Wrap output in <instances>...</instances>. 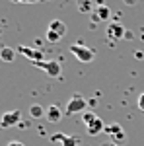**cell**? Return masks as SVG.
Masks as SVG:
<instances>
[{"mask_svg": "<svg viewBox=\"0 0 144 146\" xmlns=\"http://www.w3.org/2000/svg\"><path fill=\"white\" fill-rule=\"evenodd\" d=\"M88 105H90V101L86 100L84 96H80V94H74V96L68 100L64 113H66V115H74V113H86Z\"/></svg>", "mask_w": 144, "mask_h": 146, "instance_id": "6da1fadb", "label": "cell"}, {"mask_svg": "<svg viewBox=\"0 0 144 146\" xmlns=\"http://www.w3.org/2000/svg\"><path fill=\"white\" fill-rule=\"evenodd\" d=\"M70 53L76 56L80 62H92L96 58V51L86 47V45H82V43H74V45L70 47Z\"/></svg>", "mask_w": 144, "mask_h": 146, "instance_id": "7a4b0ae2", "label": "cell"}, {"mask_svg": "<svg viewBox=\"0 0 144 146\" xmlns=\"http://www.w3.org/2000/svg\"><path fill=\"white\" fill-rule=\"evenodd\" d=\"M33 66L41 68L43 72H47V76H51V78H58L60 72H62L58 60H41V62H33Z\"/></svg>", "mask_w": 144, "mask_h": 146, "instance_id": "3957f363", "label": "cell"}, {"mask_svg": "<svg viewBox=\"0 0 144 146\" xmlns=\"http://www.w3.org/2000/svg\"><path fill=\"white\" fill-rule=\"evenodd\" d=\"M20 121H22V111L20 109L6 111V113H2V117H0V127L2 129H10V127H16Z\"/></svg>", "mask_w": 144, "mask_h": 146, "instance_id": "277c9868", "label": "cell"}, {"mask_svg": "<svg viewBox=\"0 0 144 146\" xmlns=\"http://www.w3.org/2000/svg\"><path fill=\"white\" fill-rule=\"evenodd\" d=\"M127 35V31H125V27H123L121 23H109L107 25V39L109 41H121L123 37Z\"/></svg>", "mask_w": 144, "mask_h": 146, "instance_id": "5b68a950", "label": "cell"}, {"mask_svg": "<svg viewBox=\"0 0 144 146\" xmlns=\"http://www.w3.org/2000/svg\"><path fill=\"white\" fill-rule=\"evenodd\" d=\"M105 135L111 136L113 142H123V140L127 138V135H125L121 125H107V127H105Z\"/></svg>", "mask_w": 144, "mask_h": 146, "instance_id": "8992f818", "label": "cell"}, {"mask_svg": "<svg viewBox=\"0 0 144 146\" xmlns=\"http://www.w3.org/2000/svg\"><path fill=\"white\" fill-rule=\"evenodd\" d=\"M51 142H60L62 146H80V138L68 136L64 133H56V135L51 136Z\"/></svg>", "mask_w": 144, "mask_h": 146, "instance_id": "52a82bcc", "label": "cell"}, {"mask_svg": "<svg viewBox=\"0 0 144 146\" xmlns=\"http://www.w3.org/2000/svg\"><path fill=\"white\" fill-rule=\"evenodd\" d=\"M18 53L23 55L25 58H29L31 62H41L43 60V53L41 51H35V49H29V47H18Z\"/></svg>", "mask_w": 144, "mask_h": 146, "instance_id": "ba28073f", "label": "cell"}, {"mask_svg": "<svg viewBox=\"0 0 144 146\" xmlns=\"http://www.w3.org/2000/svg\"><path fill=\"white\" fill-rule=\"evenodd\" d=\"M62 115H64V113L60 111V107H58L56 103L49 105V107H47V113H45V117H47L49 123H58V121L62 119Z\"/></svg>", "mask_w": 144, "mask_h": 146, "instance_id": "9c48e42d", "label": "cell"}, {"mask_svg": "<svg viewBox=\"0 0 144 146\" xmlns=\"http://www.w3.org/2000/svg\"><path fill=\"white\" fill-rule=\"evenodd\" d=\"M109 8L107 6H103V4H100L98 8H96V12H92V20L94 22H105L107 18H109Z\"/></svg>", "mask_w": 144, "mask_h": 146, "instance_id": "30bf717a", "label": "cell"}, {"mask_svg": "<svg viewBox=\"0 0 144 146\" xmlns=\"http://www.w3.org/2000/svg\"><path fill=\"white\" fill-rule=\"evenodd\" d=\"M47 29L53 31V33H56L58 37H64V35H66V25H64V22H60V20H53V22L49 23Z\"/></svg>", "mask_w": 144, "mask_h": 146, "instance_id": "8fae6325", "label": "cell"}, {"mask_svg": "<svg viewBox=\"0 0 144 146\" xmlns=\"http://www.w3.org/2000/svg\"><path fill=\"white\" fill-rule=\"evenodd\" d=\"M86 131H88V135H90V136H96V135H100L101 131H105V123H103L100 117H98V119H96L94 123L90 125V127H86Z\"/></svg>", "mask_w": 144, "mask_h": 146, "instance_id": "7c38bea8", "label": "cell"}, {"mask_svg": "<svg viewBox=\"0 0 144 146\" xmlns=\"http://www.w3.org/2000/svg\"><path fill=\"white\" fill-rule=\"evenodd\" d=\"M16 53H18V51H14L12 47H2V49H0V60H4V62H14V60H16Z\"/></svg>", "mask_w": 144, "mask_h": 146, "instance_id": "4fadbf2b", "label": "cell"}, {"mask_svg": "<svg viewBox=\"0 0 144 146\" xmlns=\"http://www.w3.org/2000/svg\"><path fill=\"white\" fill-rule=\"evenodd\" d=\"M45 113H47V109H43V105H39V103H33V105L29 107V115H31L33 119H41Z\"/></svg>", "mask_w": 144, "mask_h": 146, "instance_id": "5bb4252c", "label": "cell"}, {"mask_svg": "<svg viewBox=\"0 0 144 146\" xmlns=\"http://www.w3.org/2000/svg\"><path fill=\"white\" fill-rule=\"evenodd\" d=\"M76 6L80 12H84V14H92V2L90 0H76Z\"/></svg>", "mask_w": 144, "mask_h": 146, "instance_id": "9a60e30c", "label": "cell"}, {"mask_svg": "<svg viewBox=\"0 0 144 146\" xmlns=\"http://www.w3.org/2000/svg\"><path fill=\"white\" fill-rule=\"evenodd\" d=\"M96 119H98V115H94L92 111H86L84 115H82V121H84V125H86V127H90V125L94 123Z\"/></svg>", "mask_w": 144, "mask_h": 146, "instance_id": "2e32d148", "label": "cell"}, {"mask_svg": "<svg viewBox=\"0 0 144 146\" xmlns=\"http://www.w3.org/2000/svg\"><path fill=\"white\" fill-rule=\"evenodd\" d=\"M45 37H47V43H58L62 37H58L56 33H53V31H49L47 29V33H45Z\"/></svg>", "mask_w": 144, "mask_h": 146, "instance_id": "e0dca14e", "label": "cell"}, {"mask_svg": "<svg viewBox=\"0 0 144 146\" xmlns=\"http://www.w3.org/2000/svg\"><path fill=\"white\" fill-rule=\"evenodd\" d=\"M14 4H35V2H39V0H10Z\"/></svg>", "mask_w": 144, "mask_h": 146, "instance_id": "ac0fdd59", "label": "cell"}, {"mask_svg": "<svg viewBox=\"0 0 144 146\" xmlns=\"http://www.w3.org/2000/svg\"><path fill=\"white\" fill-rule=\"evenodd\" d=\"M138 109H142V111H144V94L138 96Z\"/></svg>", "mask_w": 144, "mask_h": 146, "instance_id": "d6986e66", "label": "cell"}, {"mask_svg": "<svg viewBox=\"0 0 144 146\" xmlns=\"http://www.w3.org/2000/svg\"><path fill=\"white\" fill-rule=\"evenodd\" d=\"M8 146H25L23 142H20V140H10L8 142Z\"/></svg>", "mask_w": 144, "mask_h": 146, "instance_id": "ffe728a7", "label": "cell"}, {"mask_svg": "<svg viewBox=\"0 0 144 146\" xmlns=\"http://www.w3.org/2000/svg\"><path fill=\"white\" fill-rule=\"evenodd\" d=\"M123 2H125V4H127V6H134V4H136V2H138V0H123Z\"/></svg>", "mask_w": 144, "mask_h": 146, "instance_id": "44dd1931", "label": "cell"}, {"mask_svg": "<svg viewBox=\"0 0 144 146\" xmlns=\"http://www.w3.org/2000/svg\"><path fill=\"white\" fill-rule=\"evenodd\" d=\"M103 146H119V144H115V142H107V144H103Z\"/></svg>", "mask_w": 144, "mask_h": 146, "instance_id": "7402d4cb", "label": "cell"}, {"mask_svg": "<svg viewBox=\"0 0 144 146\" xmlns=\"http://www.w3.org/2000/svg\"><path fill=\"white\" fill-rule=\"evenodd\" d=\"M0 129H2V127H0Z\"/></svg>", "mask_w": 144, "mask_h": 146, "instance_id": "603a6c76", "label": "cell"}]
</instances>
